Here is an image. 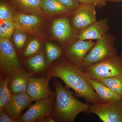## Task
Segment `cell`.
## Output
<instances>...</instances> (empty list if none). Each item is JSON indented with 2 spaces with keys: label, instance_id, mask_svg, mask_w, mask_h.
<instances>
[{
  "label": "cell",
  "instance_id": "e0dca14e",
  "mask_svg": "<svg viewBox=\"0 0 122 122\" xmlns=\"http://www.w3.org/2000/svg\"><path fill=\"white\" fill-rule=\"evenodd\" d=\"M89 81L103 103H110L122 101L116 94L100 81L89 78Z\"/></svg>",
  "mask_w": 122,
  "mask_h": 122
},
{
  "label": "cell",
  "instance_id": "3957f363",
  "mask_svg": "<svg viewBox=\"0 0 122 122\" xmlns=\"http://www.w3.org/2000/svg\"><path fill=\"white\" fill-rule=\"evenodd\" d=\"M85 72L89 78L94 80L122 75V54L92 64Z\"/></svg>",
  "mask_w": 122,
  "mask_h": 122
},
{
  "label": "cell",
  "instance_id": "f546056e",
  "mask_svg": "<svg viewBox=\"0 0 122 122\" xmlns=\"http://www.w3.org/2000/svg\"><path fill=\"white\" fill-rule=\"evenodd\" d=\"M55 122L56 121L51 115L47 116L44 119L42 122Z\"/></svg>",
  "mask_w": 122,
  "mask_h": 122
},
{
  "label": "cell",
  "instance_id": "ac0fdd59",
  "mask_svg": "<svg viewBox=\"0 0 122 122\" xmlns=\"http://www.w3.org/2000/svg\"><path fill=\"white\" fill-rule=\"evenodd\" d=\"M41 7L44 14L49 16L67 14L71 12L57 0H41Z\"/></svg>",
  "mask_w": 122,
  "mask_h": 122
},
{
  "label": "cell",
  "instance_id": "9a60e30c",
  "mask_svg": "<svg viewBox=\"0 0 122 122\" xmlns=\"http://www.w3.org/2000/svg\"><path fill=\"white\" fill-rule=\"evenodd\" d=\"M52 32L57 40L61 42H65L68 41L72 35V26L67 18H61L53 22Z\"/></svg>",
  "mask_w": 122,
  "mask_h": 122
},
{
  "label": "cell",
  "instance_id": "6da1fadb",
  "mask_svg": "<svg viewBox=\"0 0 122 122\" xmlns=\"http://www.w3.org/2000/svg\"><path fill=\"white\" fill-rule=\"evenodd\" d=\"M46 76L61 79L77 96L92 105L104 103L93 89L85 72L71 61L61 59L51 65L46 70Z\"/></svg>",
  "mask_w": 122,
  "mask_h": 122
},
{
  "label": "cell",
  "instance_id": "603a6c76",
  "mask_svg": "<svg viewBox=\"0 0 122 122\" xmlns=\"http://www.w3.org/2000/svg\"><path fill=\"white\" fill-rule=\"evenodd\" d=\"M15 30V25L13 20L1 21L0 38L10 39Z\"/></svg>",
  "mask_w": 122,
  "mask_h": 122
},
{
  "label": "cell",
  "instance_id": "30bf717a",
  "mask_svg": "<svg viewBox=\"0 0 122 122\" xmlns=\"http://www.w3.org/2000/svg\"><path fill=\"white\" fill-rule=\"evenodd\" d=\"M95 43L92 41L79 40L66 48L67 57L75 65L85 72L83 66V60Z\"/></svg>",
  "mask_w": 122,
  "mask_h": 122
},
{
  "label": "cell",
  "instance_id": "9c48e42d",
  "mask_svg": "<svg viewBox=\"0 0 122 122\" xmlns=\"http://www.w3.org/2000/svg\"><path fill=\"white\" fill-rule=\"evenodd\" d=\"M51 78L47 76L39 77L32 76L29 81L26 93L34 101L47 98L54 94L55 92L51 91L49 87Z\"/></svg>",
  "mask_w": 122,
  "mask_h": 122
},
{
  "label": "cell",
  "instance_id": "484cf974",
  "mask_svg": "<svg viewBox=\"0 0 122 122\" xmlns=\"http://www.w3.org/2000/svg\"><path fill=\"white\" fill-rule=\"evenodd\" d=\"M22 30L15 29L13 33L14 42L15 46L19 50H20L24 47L26 42V35Z\"/></svg>",
  "mask_w": 122,
  "mask_h": 122
},
{
  "label": "cell",
  "instance_id": "44dd1931",
  "mask_svg": "<svg viewBox=\"0 0 122 122\" xmlns=\"http://www.w3.org/2000/svg\"><path fill=\"white\" fill-rule=\"evenodd\" d=\"M98 81L114 92L122 101V75L102 79Z\"/></svg>",
  "mask_w": 122,
  "mask_h": 122
},
{
  "label": "cell",
  "instance_id": "5bb4252c",
  "mask_svg": "<svg viewBox=\"0 0 122 122\" xmlns=\"http://www.w3.org/2000/svg\"><path fill=\"white\" fill-rule=\"evenodd\" d=\"M108 20L102 19L96 21L87 28L82 30L78 35L79 40H96L100 39L109 30Z\"/></svg>",
  "mask_w": 122,
  "mask_h": 122
},
{
  "label": "cell",
  "instance_id": "8fae6325",
  "mask_svg": "<svg viewBox=\"0 0 122 122\" xmlns=\"http://www.w3.org/2000/svg\"><path fill=\"white\" fill-rule=\"evenodd\" d=\"M34 100L26 93L13 94L4 110L16 122H19L21 112L31 105Z\"/></svg>",
  "mask_w": 122,
  "mask_h": 122
},
{
  "label": "cell",
  "instance_id": "7c38bea8",
  "mask_svg": "<svg viewBox=\"0 0 122 122\" xmlns=\"http://www.w3.org/2000/svg\"><path fill=\"white\" fill-rule=\"evenodd\" d=\"M33 75L22 68L11 72L9 76V86L13 94L26 93L30 79Z\"/></svg>",
  "mask_w": 122,
  "mask_h": 122
},
{
  "label": "cell",
  "instance_id": "4dcf8cb0",
  "mask_svg": "<svg viewBox=\"0 0 122 122\" xmlns=\"http://www.w3.org/2000/svg\"><path fill=\"white\" fill-rule=\"evenodd\" d=\"M106 1H115V2H119L122 1V0H105Z\"/></svg>",
  "mask_w": 122,
  "mask_h": 122
},
{
  "label": "cell",
  "instance_id": "d6986e66",
  "mask_svg": "<svg viewBox=\"0 0 122 122\" xmlns=\"http://www.w3.org/2000/svg\"><path fill=\"white\" fill-rule=\"evenodd\" d=\"M25 65L33 75L47 70L48 68L47 61L42 52L29 58L25 61Z\"/></svg>",
  "mask_w": 122,
  "mask_h": 122
},
{
  "label": "cell",
  "instance_id": "d4e9b609",
  "mask_svg": "<svg viewBox=\"0 0 122 122\" xmlns=\"http://www.w3.org/2000/svg\"><path fill=\"white\" fill-rule=\"evenodd\" d=\"M15 14L5 2L1 1L0 4V19L1 21L13 20Z\"/></svg>",
  "mask_w": 122,
  "mask_h": 122
},
{
  "label": "cell",
  "instance_id": "7a4b0ae2",
  "mask_svg": "<svg viewBox=\"0 0 122 122\" xmlns=\"http://www.w3.org/2000/svg\"><path fill=\"white\" fill-rule=\"evenodd\" d=\"M55 102L54 112L52 115L56 122H73L81 112H86L91 105L77 100L66 86L55 79L54 81Z\"/></svg>",
  "mask_w": 122,
  "mask_h": 122
},
{
  "label": "cell",
  "instance_id": "4316f807",
  "mask_svg": "<svg viewBox=\"0 0 122 122\" xmlns=\"http://www.w3.org/2000/svg\"><path fill=\"white\" fill-rule=\"evenodd\" d=\"M61 4L67 7L71 12L75 11L80 4L77 0H57Z\"/></svg>",
  "mask_w": 122,
  "mask_h": 122
},
{
  "label": "cell",
  "instance_id": "5b68a950",
  "mask_svg": "<svg viewBox=\"0 0 122 122\" xmlns=\"http://www.w3.org/2000/svg\"><path fill=\"white\" fill-rule=\"evenodd\" d=\"M55 102V93L48 98L36 101L21 116L19 122H42L45 118L53 114Z\"/></svg>",
  "mask_w": 122,
  "mask_h": 122
},
{
  "label": "cell",
  "instance_id": "cb8c5ba5",
  "mask_svg": "<svg viewBox=\"0 0 122 122\" xmlns=\"http://www.w3.org/2000/svg\"><path fill=\"white\" fill-rule=\"evenodd\" d=\"M40 42L37 39H33L29 43L23 55L25 57H30L37 54L41 49Z\"/></svg>",
  "mask_w": 122,
  "mask_h": 122
},
{
  "label": "cell",
  "instance_id": "2e32d148",
  "mask_svg": "<svg viewBox=\"0 0 122 122\" xmlns=\"http://www.w3.org/2000/svg\"><path fill=\"white\" fill-rule=\"evenodd\" d=\"M12 5L21 13H28L42 17L44 14L41 7V0H9Z\"/></svg>",
  "mask_w": 122,
  "mask_h": 122
},
{
  "label": "cell",
  "instance_id": "8992f818",
  "mask_svg": "<svg viewBox=\"0 0 122 122\" xmlns=\"http://www.w3.org/2000/svg\"><path fill=\"white\" fill-rule=\"evenodd\" d=\"M21 68L22 65L10 39H0L1 79L9 77L14 70Z\"/></svg>",
  "mask_w": 122,
  "mask_h": 122
},
{
  "label": "cell",
  "instance_id": "ba28073f",
  "mask_svg": "<svg viewBox=\"0 0 122 122\" xmlns=\"http://www.w3.org/2000/svg\"><path fill=\"white\" fill-rule=\"evenodd\" d=\"M96 7L94 4H80L75 11L72 19L74 28L82 30L96 22Z\"/></svg>",
  "mask_w": 122,
  "mask_h": 122
},
{
  "label": "cell",
  "instance_id": "ffe728a7",
  "mask_svg": "<svg viewBox=\"0 0 122 122\" xmlns=\"http://www.w3.org/2000/svg\"><path fill=\"white\" fill-rule=\"evenodd\" d=\"M9 77L1 79L0 85V111L11 100L13 94L9 86Z\"/></svg>",
  "mask_w": 122,
  "mask_h": 122
},
{
  "label": "cell",
  "instance_id": "f1b7e54d",
  "mask_svg": "<svg viewBox=\"0 0 122 122\" xmlns=\"http://www.w3.org/2000/svg\"><path fill=\"white\" fill-rule=\"evenodd\" d=\"M0 122H16L3 109L0 111Z\"/></svg>",
  "mask_w": 122,
  "mask_h": 122
},
{
  "label": "cell",
  "instance_id": "52a82bcc",
  "mask_svg": "<svg viewBox=\"0 0 122 122\" xmlns=\"http://www.w3.org/2000/svg\"><path fill=\"white\" fill-rule=\"evenodd\" d=\"M86 113L95 114L104 122H122V101L92 105Z\"/></svg>",
  "mask_w": 122,
  "mask_h": 122
},
{
  "label": "cell",
  "instance_id": "277c9868",
  "mask_svg": "<svg viewBox=\"0 0 122 122\" xmlns=\"http://www.w3.org/2000/svg\"><path fill=\"white\" fill-rule=\"evenodd\" d=\"M115 40L113 36L107 34L97 40L83 60V67L86 69L99 61L118 56Z\"/></svg>",
  "mask_w": 122,
  "mask_h": 122
},
{
  "label": "cell",
  "instance_id": "4fadbf2b",
  "mask_svg": "<svg viewBox=\"0 0 122 122\" xmlns=\"http://www.w3.org/2000/svg\"><path fill=\"white\" fill-rule=\"evenodd\" d=\"M41 17L19 13L15 14L13 21L15 29L31 32L36 30L41 22Z\"/></svg>",
  "mask_w": 122,
  "mask_h": 122
},
{
  "label": "cell",
  "instance_id": "7402d4cb",
  "mask_svg": "<svg viewBox=\"0 0 122 122\" xmlns=\"http://www.w3.org/2000/svg\"><path fill=\"white\" fill-rule=\"evenodd\" d=\"M45 49L49 67L53 62L61 56L62 54V50L59 46L50 42L46 44Z\"/></svg>",
  "mask_w": 122,
  "mask_h": 122
},
{
  "label": "cell",
  "instance_id": "83f0119b",
  "mask_svg": "<svg viewBox=\"0 0 122 122\" xmlns=\"http://www.w3.org/2000/svg\"><path fill=\"white\" fill-rule=\"evenodd\" d=\"M81 4H94L98 8H100L106 5L105 0H77Z\"/></svg>",
  "mask_w": 122,
  "mask_h": 122
}]
</instances>
